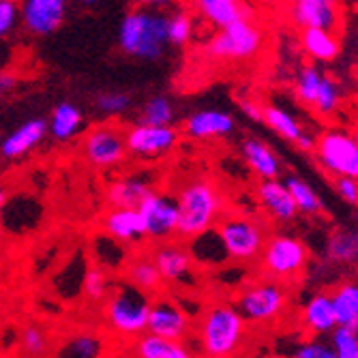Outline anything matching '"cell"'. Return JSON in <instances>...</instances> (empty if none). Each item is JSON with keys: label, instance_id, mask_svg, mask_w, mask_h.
<instances>
[{"label": "cell", "instance_id": "obj_1", "mask_svg": "<svg viewBox=\"0 0 358 358\" xmlns=\"http://www.w3.org/2000/svg\"><path fill=\"white\" fill-rule=\"evenodd\" d=\"M174 195L178 204L176 236L182 241L213 230L227 210L223 191L210 176H193L185 180Z\"/></svg>", "mask_w": 358, "mask_h": 358}, {"label": "cell", "instance_id": "obj_2", "mask_svg": "<svg viewBox=\"0 0 358 358\" xmlns=\"http://www.w3.org/2000/svg\"><path fill=\"white\" fill-rule=\"evenodd\" d=\"M168 15L134 7L127 11L118 26V48L122 54L140 58V60H157L166 54L168 48Z\"/></svg>", "mask_w": 358, "mask_h": 358}, {"label": "cell", "instance_id": "obj_3", "mask_svg": "<svg viewBox=\"0 0 358 358\" xmlns=\"http://www.w3.org/2000/svg\"><path fill=\"white\" fill-rule=\"evenodd\" d=\"M195 335L206 358L234 356L247 337V320L230 303H213L204 309Z\"/></svg>", "mask_w": 358, "mask_h": 358}, {"label": "cell", "instance_id": "obj_4", "mask_svg": "<svg viewBox=\"0 0 358 358\" xmlns=\"http://www.w3.org/2000/svg\"><path fill=\"white\" fill-rule=\"evenodd\" d=\"M150 296L134 285H120L106 296L103 301V320L110 333L122 339H136L146 333Z\"/></svg>", "mask_w": 358, "mask_h": 358}, {"label": "cell", "instance_id": "obj_5", "mask_svg": "<svg viewBox=\"0 0 358 358\" xmlns=\"http://www.w3.org/2000/svg\"><path fill=\"white\" fill-rule=\"evenodd\" d=\"M215 232L230 259H236L241 264L255 262L262 253V247L268 238L266 225L243 213H227L217 221Z\"/></svg>", "mask_w": 358, "mask_h": 358}, {"label": "cell", "instance_id": "obj_6", "mask_svg": "<svg viewBox=\"0 0 358 358\" xmlns=\"http://www.w3.org/2000/svg\"><path fill=\"white\" fill-rule=\"evenodd\" d=\"M257 259L266 279L289 283L296 281L305 273L309 264V251L301 238L277 232V234H268Z\"/></svg>", "mask_w": 358, "mask_h": 358}, {"label": "cell", "instance_id": "obj_7", "mask_svg": "<svg viewBox=\"0 0 358 358\" xmlns=\"http://www.w3.org/2000/svg\"><path fill=\"white\" fill-rule=\"evenodd\" d=\"M264 48V30L249 17L236 20L230 26L217 30L206 43V56L219 62H245L255 58Z\"/></svg>", "mask_w": 358, "mask_h": 358}, {"label": "cell", "instance_id": "obj_8", "mask_svg": "<svg viewBox=\"0 0 358 358\" xmlns=\"http://www.w3.org/2000/svg\"><path fill=\"white\" fill-rule=\"evenodd\" d=\"M241 315L247 320V324H273L277 322L285 309H287V287L285 283L273 281V279H262L253 281L236 299L234 305Z\"/></svg>", "mask_w": 358, "mask_h": 358}, {"label": "cell", "instance_id": "obj_9", "mask_svg": "<svg viewBox=\"0 0 358 358\" xmlns=\"http://www.w3.org/2000/svg\"><path fill=\"white\" fill-rule=\"evenodd\" d=\"M313 152L320 168L333 178H358V138H354L352 134L339 131V129L324 131L315 140Z\"/></svg>", "mask_w": 358, "mask_h": 358}, {"label": "cell", "instance_id": "obj_10", "mask_svg": "<svg viewBox=\"0 0 358 358\" xmlns=\"http://www.w3.org/2000/svg\"><path fill=\"white\" fill-rule=\"evenodd\" d=\"M84 159L96 170H112L122 166L129 150L124 142V129L116 122H101L90 127L82 142Z\"/></svg>", "mask_w": 358, "mask_h": 358}, {"label": "cell", "instance_id": "obj_11", "mask_svg": "<svg viewBox=\"0 0 358 358\" xmlns=\"http://www.w3.org/2000/svg\"><path fill=\"white\" fill-rule=\"evenodd\" d=\"M142 221H144V230L146 238L161 243V241H170L176 236V227H178V204H176V195L172 191H152L140 202L138 206Z\"/></svg>", "mask_w": 358, "mask_h": 358}, {"label": "cell", "instance_id": "obj_12", "mask_svg": "<svg viewBox=\"0 0 358 358\" xmlns=\"http://www.w3.org/2000/svg\"><path fill=\"white\" fill-rule=\"evenodd\" d=\"M124 142L129 155L138 159H159L164 155H170L178 142L180 134L174 129V124H146L138 122L134 127L124 129Z\"/></svg>", "mask_w": 358, "mask_h": 358}, {"label": "cell", "instance_id": "obj_13", "mask_svg": "<svg viewBox=\"0 0 358 358\" xmlns=\"http://www.w3.org/2000/svg\"><path fill=\"white\" fill-rule=\"evenodd\" d=\"M20 22L32 37H50L67 17L69 0H17Z\"/></svg>", "mask_w": 358, "mask_h": 358}, {"label": "cell", "instance_id": "obj_14", "mask_svg": "<svg viewBox=\"0 0 358 358\" xmlns=\"http://www.w3.org/2000/svg\"><path fill=\"white\" fill-rule=\"evenodd\" d=\"M146 333H152L157 337H166V339L185 341L193 333L191 317L174 299H170V296L155 299L150 303Z\"/></svg>", "mask_w": 358, "mask_h": 358}, {"label": "cell", "instance_id": "obj_15", "mask_svg": "<svg viewBox=\"0 0 358 358\" xmlns=\"http://www.w3.org/2000/svg\"><path fill=\"white\" fill-rule=\"evenodd\" d=\"M152 262L159 268V275L164 279V285H191V277L195 271V262L189 253V249L180 243L161 241L150 251Z\"/></svg>", "mask_w": 358, "mask_h": 358}, {"label": "cell", "instance_id": "obj_16", "mask_svg": "<svg viewBox=\"0 0 358 358\" xmlns=\"http://www.w3.org/2000/svg\"><path fill=\"white\" fill-rule=\"evenodd\" d=\"M182 131L189 140H217L227 138L236 131V118L223 110H198L185 118Z\"/></svg>", "mask_w": 358, "mask_h": 358}, {"label": "cell", "instance_id": "obj_17", "mask_svg": "<svg viewBox=\"0 0 358 358\" xmlns=\"http://www.w3.org/2000/svg\"><path fill=\"white\" fill-rule=\"evenodd\" d=\"M289 15L299 28H322L335 32L341 26V7L337 0H294Z\"/></svg>", "mask_w": 358, "mask_h": 358}, {"label": "cell", "instance_id": "obj_18", "mask_svg": "<svg viewBox=\"0 0 358 358\" xmlns=\"http://www.w3.org/2000/svg\"><path fill=\"white\" fill-rule=\"evenodd\" d=\"M257 202L262 210L277 223H289L299 217V208L294 204L289 189L281 178H271V180H259L255 187Z\"/></svg>", "mask_w": 358, "mask_h": 358}, {"label": "cell", "instance_id": "obj_19", "mask_svg": "<svg viewBox=\"0 0 358 358\" xmlns=\"http://www.w3.org/2000/svg\"><path fill=\"white\" fill-rule=\"evenodd\" d=\"M101 230L122 243V245H136L146 238L144 221L138 208H114L108 210L101 219Z\"/></svg>", "mask_w": 358, "mask_h": 358}, {"label": "cell", "instance_id": "obj_20", "mask_svg": "<svg viewBox=\"0 0 358 358\" xmlns=\"http://www.w3.org/2000/svg\"><path fill=\"white\" fill-rule=\"evenodd\" d=\"M155 189L157 187L150 176L131 172V174H124V176L116 178L108 187V202L114 208H138L140 202Z\"/></svg>", "mask_w": 358, "mask_h": 358}, {"label": "cell", "instance_id": "obj_21", "mask_svg": "<svg viewBox=\"0 0 358 358\" xmlns=\"http://www.w3.org/2000/svg\"><path fill=\"white\" fill-rule=\"evenodd\" d=\"M48 136V120L41 116L28 118L24 124H20L15 131H11L3 144H0V155L5 159H20L28 155L32 148H37Z\"/></svg>", "mask_w": 358, "mask_h": 358}, {"label": "cell", "instance_id": "obj_22", "mask_svg": "<svg viewBox=\"0 0 358 358\" xmlns=\"http://www.w3.org/2000/svg\"><path fill=\"white\" fill-rule=\"evenodd\" d=\"M241 150H243L245 164L249 166V170L253 172V176L257 180H271V178H279L281 176L279 157L262 140L249 138V140L243 142V148Z\"/></svg>", "mask_w": 358, "mask_h": 358}, {"label": "cell", "instance_id": "obj_23", "mask_svg": "<svg viewBox=\"0 0 358 358\" xmlns=\"http://www.w3.org/2000/svg\"><path fill=\"white\" fill-rule=\"evenodd\" d=\"M122 268H124V279H127L129 285L146 292L148 296L150 294H161V289H164V279H161L159 268L152 262L150 253L134 255L131 259H127Z\"/></svg>", "mask_w": 358, "mask_h": 358}, {"label": "cell", "instance_id": "obj_24", "mask_svg": "<svg viewBox=\"0 0 358 358\" xmlns=\"http://www.w3.org/2000/svg\"><path fill=\"white\" fill-rule=\"evenodd\" d=\"M131 354L134 358H195L185 341L157 337L152 333H142L131 339Z\"/></svg>", "mask_w": 358, "mask_h": 358}, {"label": "cell", "instance_id": "obj_25", "mask_svg": "<svg viewBox=\"0 0 358 358\" xmlns=\"http://www.w3.org/2000/svg\"><path fill=\"white\" fill-rule=\"evenodd\" d=\"M84 129V116L80 108L71 101H60L48 120V134L54 136L56 142H69Z\"/></svg>", "mask_w": 358, "mask_h": 358}, {"label": "cell", "instance_id": "obj_26", "mask_svg": "<svg viewBox=\"0 0 358 358\" xmlns=\"http://www.w3.org/2000/svg\"><path fill=\"white\" fill-rule=\"evenodd\" d=\"M303 324L313 335H329L337 329V320H335V311H333V303L329 294L320 292V294L307 301L303 309Z\"/></svg>", "mask_w": 358, "mask_h": 358}, {"label": "cell", "instance_id": "obj_27", "mask_svg": "<svg viewBox=\"0 0 358 358\" xmlns=\"http://www.w3.org/2000/svg\"><path fill=\"white\" fill-rule=\"evenodd\" d=\"M301 45L305 54L315 62H333L341 54V43L335 32L322 28H303Z\"/></svg>", "mask_w": 358, "mask_h": 358}, {"label": "cell", "instance_id": "obj_28", "mask_svg": "<svg viewBox=\"0 0 358 358\" xmlns=\"http://www.w3.org/2000/svg\"><path fill=\"white\" fill-rule=\"evenodd\" d=\"M198 13L217 30L230 26L236 20L247 17L245 7L241 5V0H193Z\"/></svg>", "mask_w": 358, "mask_h": 358}, {"label": "cell", "instance_id": "obj_29", "mask_svg": "<svg viewBox=\"0 0 358 358\" xmlns=\"http://www.w3.org/2000/svg\"><path fill=\"white\" fill-rule=\"evenodd\" d=\"M331 303L335 311L337 327L356 329L358 315V281H343L331 292Z\"/></svg>", "mask_w": 358, "mask_h": 358}, {"label": "cell", "instance_id": "obj_30", "mask_svg": "<svg viewBox=\"0 0 358 358\" xmlns=\"http://www.w3.org/2000/svg\"><path fill=\"white\" fill-rule=\"evenodd\" d=\"M56 358H106V339L94 333H76L60 343Z\"/></svg>", "mask_w": 358, "mask_h": 358}, {"label": "cell", "instance_id": "obj_31", "mask_svg": "<svg viewBox=\"0 0 358 358\" xmlns=\"http://www.w3.org/2000/svg\"><path fill=\"white\" fill-rule=\"evenodd\" d=\"M262 122L271 129V131H275L281 140L292 142V144H294L301 138V134L305 131L299 118L279 106H262Z\"/></svg>", "mask_w": 358, "mask_h": 358}, {"label": "cell", "instance_id": "obj_32", "mask_svg": "<svg viewBox=\"0 0 358 358\" xmlns=\"http://www.w3.org/2000/svg\"><path fill=\"white\" fill-rule=\"evenodd\" d=\"M285 187L289 189L292 193V198H294V204L299 208V215H305V217H317L324 213V206H322V200H320V195L317 191L305 182L303 178L299 176H287L285 180Z\"/></svg>", "mask_w": 358, "mask_h": 358}, {"label": "cell", "instance_id": "obj_33", "mask_svg": "<svg viewBox=\"0 0 358 358\" xmlns=\"http://www.w3.org/2000/svg\"><path fill=\"white\" fill-rule=\"evenodd\" d=\"M339 106H341V86L331 76H322V82L315 92L311 110L320 118H331L339 110Z\"/></svg>", "mask_w": 358, "mask_h": 358}, {"label": "cell", "instance_id": "obj_34", "mask_svg": "<svg viewBox=\"0 0 358 358\" xmlns=\"http://www.w3.org/2000/svg\"><path fill=\"white\" fill-rule=\"evenodd\" d=\"M327 253L333 262L352 264L358 262V232L356 230H339L329 238Z\"/></svg>", "mask_w": 358, "mask_h": 358}, {"label": "cell", "instance_id": "obj_35", "mask_svg": "<svg viewBox=\"0 0 358 358\" xmlns=\"http://www.w3.org/2000/svg\"><path fill=\"white\" fill-rule=\"evenodd\" d=\"M176 120V108L170 96L166 94H152L150 99L144 101L140 110V122L146 124H174Z\"/></svg>", "mask_w": 358, "mask_h": 358}, {"label": "cell", "instance_id": "obj_36", "mask_svg": "<svg viewBox=\"0 0 358 358\" xmlns=\"http://www.w3.org/2000/svg\"><path fill=\"white\" fill-rule=\"evenodd\" d=\"M322 71L315 67V64H307L303 67L294 80V94L296 99L305 106V108H311L313 99H315V92L320 88V82H322Z\"/></svg>", "mask_w": 358, "mask_h": 358}, {"label": "cell", "instance_id": "obj_37", "mask_svg": "<svg viewBox=\"0 0 358 358\" xmlns=\"http://www.w3.org/2000/svg\"><path fill=\"white\" fill-rule=\"evenodd\" d=\"M20 350L28 358H41L50 350V337H48V333L41 327H37V324H30V327H26L22 331Z\"/></svg>", "mask_w": 358, "mask_h": 358}, {"label": "cell", "instance_id": "obj_38", "mask_svg": "<svg viewBox=\"0 0 358 358\" xmlns=\"http://www.w3.org/2000/svg\"><path fill=\"white\" fill-rule=\"evenodd\" d=\"M193 39V20L187 11H174L168 15V43L182 48Z\"/></svg>", "mask_w": 358, "mask_h": 358}, {"label": "cell", "instance_id": "obj_39", "mask_svg": "<svg viewBox=\"0 0 358 358\" xmlns=\"http://www.w3.org/2000/svg\"><path fill=\"white\" fill-rule=\"evenodd\" d=\"M94 108L106 116H118L131 108V94L122 90H103L94 96Z\"/></svg>", "mask_w": 358, "mask_h": 358}, {"label": "cell", "instance_id": "obj_40", "mask_svg": "<svg viewBox=\"0 0 358 358\" xmlns=\"http://www.w3.org/2000/svg\"><path fill=\"white\" fill-rule=\"evenodd\" d=\"M108 294H110V285L103 268L101 266L88 268V273L84 275V296L90 303H103Z\"/></svg>", "mask_w": 358, "mask_h": 358}, {"label": "cell", "instance_id": "obj_41", "mask_svg": "<svg viewBox=\"0 0 358 358\" xmlns=\"http://www.w3.org/2000/svg\"><path fill=\"white\" fill-rule=\"evenodd\" d=\"M331 348L337 358H358V331L337 327L331 333Z\"/></svg>", "mask_w": 358, "mask_h": 358}, {"label": "cell", "instance_id": "obj_42", "mask_svg": "<svg viewBox=\"0 0 358 358\" xmlns=\"http://www.w3.org/2000/svg\"><path fill=\"white\" fill-rule=\"evenodd\" d=\"M20 22L17 0H0V39H5Z\"/></svg>", "mask_w": 358, "mask_h": 358}, {"label": "cell", "instance_id": "obj_43", "mask_svg": "<svg viewBox=\"0 0 358 358\" xmlns=\"http://www.w3.org/2000/svg\"><path fill=\"white\" fill-rule=\"evenodd\" d=\"M335 191H337V195L345 204L358 206V178L337 176L335 178Z\"/></svg>", "mask_w": 358, "mask_h": 358}, {"label": "cell", "instance_id": "obj_44", "mask_svg": "<svg viewBox=\"0 0 358 358\" xmlns=\"http://www.w3.org/2000/svg\"><path fill=\"white\" fill-rule=\"evenodd\" d=\"M294 358H337V356L331 345L320 343V341H309V343H303L294 352Z\"/></svg>", "mask_w": 358, "mask_h": 358}, {"label": "cell", "instance_id": "obj_45", "mask_svg": "<svg viewBox=\"0 0 358 358\" xmlns=\"http://www.w3.org/2000/svg\"><path fill=\"white\" fill-rule=\"evenodd\" d=\"M241 108H243V114H245L249 120H253V122H262V106H259V103H255V101H243Z\"/></svg>", "mask_w": 358, "mask_h": 358}, {"label": "cell", "instance_id": "obj_46", "mask_svg": "<svg viewBox=\"0 0 358 358\" xmlns=\"http://www.w3.org/2000/svg\"><path fill=\"white\" fill-rule=\"evenodd\" d=\"M294 146H296L301 152H313V148H315V138H313L311 134L303 131V134H301V138L294 142Z\"/></svg>", "mask_w": 358, "mask_h": 358}, {"label": "cell", "instance_id": "obj_47", "mask_svg": "<svg viewBox=\"0 0 358 358\" xmlns=\"http://www.w3.org/2000/svg\"><path fill=\"white\" fill-rule=\"evenodd\" d=\"M136 7H142V9H155V11H161L166 9L172 0H134Z\"/></svg>", "mask_w": 358, "mask_h": 358}, {"label": "cell", "instance_id": "obj_48", "mask_svg": "<svg viewBox=\"0 0 358 358\" xmlns=\"http://www.w3.org/2000/svg\"><path fill=\"white\" fill-rule=\"evenodd\" d=\"M15 86H17V78L13 73H7V71L0 73V94L11 92Z\"/></svg>", "mask_w": 358, "mask_h": 358}, {"label": "cell", "instance_id": "obj_49", "mask_svg": "<svg viewBox=\"0 0 358 358\" xmlns=\"http://www.w3.org/2000/svg\"><path fill=\"white\" fill-rule=\"evenodd\" d=\"M5 204H7V191H5L3 187H0V217H3Z\"/></svg>", "mask_w": 358, "mask_h": 358}, {"label": "cell", "instance_id": "obj_50", "mask_svg": "<svg viewBox=\"0 0 358 358\" xmlns=\"http://www.w3.org/2000/svg\"><path fill=\"white\" fill-rule=\"evenodd\" d=\"M73 3L80 7H94V5H99V0H73Z\"/></svg>", "mask_w": 358, "mask_h": 358}, {"label": "cell", "instance_id": "obj_51", "mask_svg": "<svg viewBox=\"0 0 358 358\" xmlns=\"http://www.w3.org/2000/svg\"><path fill=\"white\" fill-rule=\"evenodd\" d=\"M213 358H234V356H213Z\"/></svg>", "mask_w": 358, "mask_h": 358}, {"label": "cell", "instance_id": "obj_52", "mask_svg": "<svg viewBox=\"0 0 358 358\" xmlns=\"http://www.w3.org/2000/svg\"><path fill=\"white\" fill-rule=\"evenodd\" d=\"M356 331H358V315H356Z\"/></svg>", "mask_w": 358, "mask_h": 358}]
</instances>
